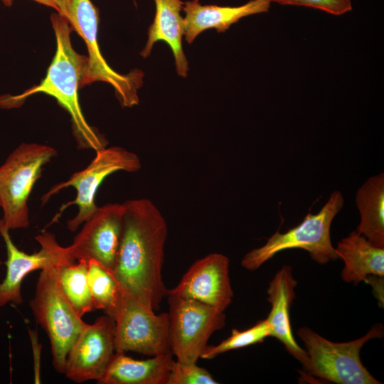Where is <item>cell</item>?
<instances>
[{
    "label": "cell",
    "mask_w": 384,
    "mask_h": 384,
    "mask_svg": "<svg viewBox=\"0 0 384 384\" xmlns=\"http://www.w3.org/2000/svg\"><path fill=\"white\" fill-rule=\"evenodd\" d=\"M154 2L155 16L148 30V40L140 55L147 58L155 43L162 41L173 52L177 74L186 78L188 63L182 46L184 23L181 14L183 2L181 0H154Z\"/></svg>",
    "instance_id": "cell-17"
},
{
    "label": "cell",
    "mask_w": 384,
    "mask_h": 384,
    "mask_svg": "<svg viewBox=\"0 0 384 384\" xmlns=\"http://www.w3.org/2000/svg\"><path fill=\"white\" fill-rule=\"evenodd\" d=\"M141 167V160L135 153L121 146L105 147L96 151L95 157L85 169L54 186L42 197V203L47 202L51 196L63 188H75L77 193L75 199L64 206L66 208L74 204L78 208L77 215L67 223L68 228L74 232L97 208L95 196L100 186L108 176L118 171L136 172Z\"/></svg>",
    "instance_id": "cell-9"
},
{
    "label": "cell",
    "mask_w": 384,
    "mask_h": 384,
    "mask_svg": "<svg viewBox=\"0 0 384 384\" xmlns=\"http://www.w3.org/2000/svg\"><path fill=\"white\" fill-rule=\"evenodd\" d=\"M57 151L50 146L23 143L0 166V230L26 228L29 225L28 199L41 175L43 166Z\"/></svg>",
    "instance_id": "cell-5"
},
{
    "label": "cell",
    "mask_w": 384,
    "mask_h": 384,
    "mask_svg": "<svg viewBox=\"0 0 384 384\" xmlns=\"http://www.w3.org/2000/svg\"><path fill=\"white\" fill-rule=\"evenodd\" d=\"M58 265L41 270L29 304L36 322L49 338L53 368L63 373L68 354L86 323L75 312L61 289Z\"/></svg>",
    "instance_id": "cell-6"
},
{
    "label": "cell",
    "mask_w": 384,
    "mask_h": 384,
    "mask_svg": "<svg viewBox=\"0 0 384 384\" xmlns=\"http://www.w3.org/2000/svg\"><path fill=\"white\" fill-rule=\"evenodd\" d=\"M123 206L122 234L112 274L124 292L156 311L169 290L161 275L167 224L148 198L128 200Z\"/></svg>",
    "instance_id": "cell-1"
},
{
    "label": "cell",
    "mask_w": 384,
    "mask_h": 384,
    "mask_svg": "<svg viewBox=\"0 0 384 384\" xmlns=\"http://www.w3.org/2000/svg\"><path fill=\"white\" fill-rule=\"evenodd\" d=\"M123 203L97 207L86 220L73 243L66 247L73 260H94L112 274L123 229Z\"/></svg>",
    "instance_id": "cell-11"
},
{
    "label": "cell",
    "mask_w": 384,
    "mask_h": 384,
    "mask_svg": "<svg viewBox=\"0 0 384 384\" xmlns=\"http://www.w3.org/2000/svg\"><path fill=\"white\" fill-rule=\"evenodd\" d=\"M114 353V321L105 314L83 327L68 354L63 374L75 383H97Z\"/></svg>",
    "instance_id": "cell-12"
},
{
    "label": "cell",
    "mask_w": 384,
    "mask_h": 384,
    "mask_svg": "<svg viewBox=\"0 0 384 384\" xmlns=\"http://www.w3.org/2000/svg\"><path fill=\"white\" fill-rule=\"evenodd\" d=\"M50 21L56 39V51L46 77L41 83L21 95L0 97V107H18L28 97L39 92L52 96L70 114L78 146L95 151L104 149L107 142L88 124L79 103L78 89L87 57L73 48V30L68 22L57 12L51 14Z\"/></svg>",
    "instance_id": "cell-2"
},
{
    "label": "cell",
    "mask_w": 384,
    "mask_h": 384,
    "mask_svg": "<svg viewBox=\"0 0 384 384\" xmlns=\"http://www.w3.org/2000/svg\"><path fill=\"white\" fill-rule=\"evenodd\" d=\"M270 6V0H250L238 6L202 5L199 0L183 2V36L191 43L207 29L223 33L244 17L268 12Z\"/></svg>",
    "instance_id": "cell-16"
},
{
    "label": "cell",
    "mask_w": 384,
    "mask_h": 384,
    "mask_svg": "<svg viewBox=\"0 0 384 384\" xmlns=\"http://www.w3.org/2000/svg\"><path fill=\"white\" fill-rule=\"evenodd\" d=\"M169 345L176 361L197 363L210 336L225 325V314L196 299L168 294Z\"/></svg>",
    "instance_id": "cell-8"
},
{
    "label": "cell",
    "mask_w": 384,
    "mask_h": 384,
    "mask_svg": "<svg viewBox=\"0 0 384 384\" xmlns=\"http://www.w3.org/2000/svg\"><path fill=\"white\" fill-rule=\"evenodd\" d=\"M3 3L7 6H10L12 4L13 0H1ZM37 3H39L41 4L45 5L46 6L53 8L57 11V6L55 2V0H33Z\"/></svg>",
    "instance_id": "cell-26"
},
{
    "label": "cell",
    "mask_w": 384,
    "mask_h": 384,
    "mask_svg": "<svg viewBox=\"0 0 384 384\" xmlns=\"http://www.w3.org/2000/svg\"><path fill=\"white\" fill-rule=\"evenodd\" d=\"M297 334L309 359L306 373L337 384L381 383L363 366L360 351L366 342L383 336L382 324L374 325L364 336L347 342L329 341L306 326Z\"/></svg>",
    "instance_id": "cell-7"
},
{
    "label": "cell",
    "mask_w": 384,
    "mask_h": 384,
    "mask_svg": "<svg viewBox=\"0 0 384 384\" xmlns=\"http://www.w3.org/2000/svg\"><path fill=\"white\" fill-rule=\"evenodd\" d=\"M344 203L342 193L334 191L316 214L308 213L303 221L284 233L276 232L262 247L244 255L242 266L255 270L277 253L293 248L309 252L311 259L319 264H326L338 259L330 235L331 223Z\"/></svg>",
    "instance_id": "cell-4"
},
{
    "label": "cell",
    "mask_w": 384,
    "mask_h": 384,
    "mask_svg": "<svg viewBox=\"0 0 384 384\" xmlns=\"http://www.w3.org/2000/svg\"><path fill=\"white\" fill-rule=\"evenodd\" d=\"M87 277L95 309L114 319L121 297V288L111 273L94 260L87 262Z\"/></svg>",
    "instance_id": "cell-22"
},
{
    "label": "cell",
    "mask_w": 384,
    "mask_h": 384,
    "mask_svg": "<svg viewBox=\"0 0 384 384\" xmlns=\"http://www.w3.org/2000/svg\"><path fill=\"white\" fill-rule=\"evenodd\" d=\"M114 321L115 352L154 356L171 351L168 312L144 308L121 289Z\"/></svg>",
    "instance_id": "cell-10"
},
{
    "label": "cell",
    "mask_w": 384,
    "mask_h": 384,
    "mask_svg": "<svg viewBox=\"0 0 384 384\" xmlns=\"http://www.w3.org/2000/svg\"><path fill=\"white\" fill-rule=\"evenodd\" d=\"M56 12L69 23L73 31L84 41L88 56L86 59L80 87L101 81L109 83L124 107H132L139 103L138 90L142 87L144 73L135 70L128 74H120L112 70L103 58L97 41L100 21L98 9L91 0H55Z\"/></svg>",
    "instance_id": "cell-3"
},
{
    "label": "cell",
    "mask_w": 384,
    "mask_h": 384,
    "mask_svg": "<svg viewBox=\"0 0 384 384\" xmlns=\"http://www.w3.org/2000/svg\"><path fill=\"white\" fill-rule=\"evenodd\" d=\"M88 265L84 260H67L57 265L58 279L61 289L75 312L82 318L95 310L87 277Z\"/></svg>",
    "instance_id": "cell-21"
},
{
    "label": "cell",
    "mask_w": 384,
    "mask_h": 384,
    "mask_svg": "<svg viewBox=\"0 0 384 384\" xmlns=\"http://www.w3.org/2000/svg\"><path fill=\"white\" fill-rule=\"evenodd\" d=\"M174 363L171 352L136 360L115 352L99 384H167Z\"/></svg>",
    "instance_id": "cell-18"
},
{
    "label": "cell",
    "mask_w": 384,
    "mask_h": 384,
    "mask_svg": "<svg viewBox=\"0 0 384 384\" xmlns=\"http://www.w3.org/2000/svg\"><path fill=\"white\" fill-rule=\"evenodd\" d=\"M3 264L2 261L0 260V266Z\"/></svg>",
    "instance_id": "cell-27"
},
{
    "label": "cell",
    "mask_w": 384,
    "mask_h": 384,
    "mask_svg": "<svg viewBox=\"0 0 384 384\" xmlns=\"http://www.w3.org/2000/svg\"><path fill=\"white\" fill-rule=\"evenodd\" d=\"M0 235L4 241L7 255L6 276L0 282V307L8 304H22L21 285L28 274L66 260H73L69 257L66 247L60 245L55 235L50 232L36 236L35 239L39 242L41 249L33 254L19 250L13 242L9 230H0Z\"/></svg>",
    "instance_id": "cell-13"
},
{
    "label": "cell",
    "mask_w": 384,
    "mask_h": 384,
    "mask_svg": "<svg viewBox=\"0 0 384 384\" xmlns=\"http://www.w3.org/2000/svg\"><path fill=\"white\" fill-rule=\"evenodd\" d=\"M285 6H305L320 10L334 16L343 15L353 9L351 0H270Z\"/></svg>",
    "instance_id": "cell-25"
},
{
    "label": "cell",
    "mask_w": 384,
    "mask_h": 384,
    "mask_svg": "<svg viewBox=\"0 0 384 384\" xmlns=\"http://www.w3.org/2000/svg\"><path fill=\"white\" fill-rule=\"evenodd\" d=\"M356 203L361 215L356 232L372 245L384 247V174L368 178L358 189Z\"/></svg>",
    "instance_id": "cell-20"
},
{
    "label": "cell",
    "mask_w": 384,
    "mask_h": 384,
    "mask_svg": "<svg viewBox=\"0 0 384 384\" xmlns=\"http://www.w3.org/2000/svg\"><path fill=\"white\" fill-rule=\"evenodd\" d=\"M336 251L344 262V282L356 285L371 276L384 277V247L372 245L356 230L339 241Z\"/></svg>",
    "instance_id": "cell-19"
},
{
    "label": "cell",
    "mask_w": 384,
    "mask_h": 384,
    "mask_svg": "<svg viewBox=\"0 0 384 384\" xmlns=\"http://www.w3.org/2000/svg\"><path fill=\"white\" fill-rule=\"evenodd\" d=\"M168 294L193 299L224 311L234 295L228 257L214 252L198 259Z\"/></svg>",
    "instance_id": "cell-14"
},
{
    "label": "cell",
    "mask_w": 384,
    "mask_h": 384,
    "mask_svg": "<svg viewBox=\"0 0 384 384\" xmlns=\"http://www.w3.org/2000/svg\"><path fill=\"white\" fill-rule=\"evenodd\" d=\"M218 382L204 368L196 363H182L174 361L167 384H217Z\"/></svg>",
    "instance_id": "cell-24"
},
{
    "label": "cell",
    "mask_w": 384,
    "mask_h": 384,
    "mask_svg": "<svg viewBox=\"0 0 384 384\" xmlns=\"http://www.w3.org/2000/svg\"><path fill=\"white\" fill-rule=\"evenodd\" d=\"M271 327L266 319L259 321L244 331L233 329L230 336L219 344L208 345L201 358L212 359L225 352L261 343L265 338L271 336Z\"/></svg>",
    "instance_id": "cell-23"
},
{
    "label": "cell",
    "mask_w": 384,
    "mask_h": 384,
    "mask_svg": "<svg viewBox=\"0 0 384 384\" xmlns=\"http://www.w3.org/2000/svg\"><path fill=\"white\" fill-rule=\"evenodd\" d=\"M134 2L136 4V0H134Z\"/></svg>",
    "instance_id": "cell-28"
},
{
    "label": "cell",
    "mask_w": 384,
    "mask_h": 384,
    "mask_svg": "<svg viewBox=\"0 0 384 384\" xmlns=\"http://www.w3.org/2000/svg\"><path fill=\"white\" fill-rule=\"evenodd\" d=\"M297 282L289 265L282 266L275 274L267 289V300L271 304L270 312L266 319L271 327V336L278 339L287 352L299 361L306 372L309 359L306 351L296 342L291 327L290 309L296 298Z\"/></svg>",
    "instance_id": "cell-15"
}]
</instances>
